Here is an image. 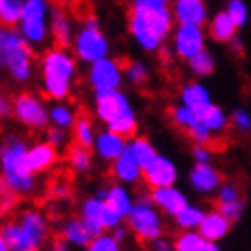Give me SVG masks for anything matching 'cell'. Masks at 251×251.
I'll return each instance as SVG.
<instances>
[{
	"label": "cell",
	"instance_id": "1",
	"mask_svg": "<svg viewBox=\"0 0 251 251\" xmlns=\"http://www.w3.org/2000/svg\"><path fill=\"white\" fill-rule=\"evenodd\" d=\"M175 22L171 4L155 0H132L128 9V34L143 53H158L171 41Z\"/></svg>",
	"mask_w": 251,
	"mask_h": 251
},
{
	"label": "cell",
	"instance_id": "2",
	"mask_svg": "<svg viewBox=\"0 0 251 251\" xmlns=\"http://www.w3.org/2000/svg\"><path fill=\"white\" fill-rule=\"evenodd\" d=\"M41 90L49 100H68L79 79V60L71 47H47L39 58Z\"/></svg>",
	"mask_w": 251,
	"mask_h": 251
},
{
	"label": "cell",
	"instance_id": "3",
	"mask_svg": "<svg viewBox=\"0 0 251 251\" xmlns=\"http://www.w3.org/2000/svg\"><path fill=\"white\" fill-rule=\"evenodd\" d=\"M28 143L20 134H9L0 143V183L4 192L30 196L36 190V173L28 164Z\"/></svg>",
	"mask_w": 251,
	"mask_h": 251
},
{
	"label": "cell",
	"instance_id": "4",
	"mask_svg": "<svg viewBox=\"0 0 251 251\" xmlns=\"http://www.w3.org/2000/svg\"><path fill=\"white\" fill-rule=\"evenodd\" d=\"M36 49L24 39L17 26L0 24V71L20 85H28L34 77Z\"/></svg>",
	"mask_w": 251,
	"mask_h": 251
},
{
	"label": "cell",
	"instance_id": "5",
	"mask_svg": "<svg viewBox=\"0 0 251 251\" xmlns=\"http://www.w3.org/2000/svg\"><path fill=\"white\" fill-rule=\"evenodd\" d=\"M94 100V117L98 119L104 128H111L124 136H134L139 132V117L130 98L122 90H104L92 92Z\"/></svg>",
	"mask_w": 251,
	"mask_h": 251
},
{
	"label": "cell",
	"instance_id": "6",
	"mask_svg": "<svg viewBox=\"0 0 251 251\" xmlns=\"http://www.w3.org/2000/svg\"><path fill=\"white\" fill-rule=\"evenodd\" d=\"M53 0H24V11L17 24V30L34 49H47L51 41V20Z\"/></svg>",
	"mask_w": 251,
	"mask_h": 251
},
{
	"label": "cell",
	"instance_id": "7",
	"mask_svg": "<svg viewBox=\"0 0 251 251\" xmlns=\"http://www.w3.org/2000/svg\"><path fill=\"white\" fill-rule=\"evenodd\" d=\"M126 224H128L132 236L141 245H149L151 241H155L158 236L164 234V228H166L164 213L153 204V200L149 194L136 196L132 211H130L128 217H126Z\"/></svg>",
	"mask_w": 251,
	"mask_h": 251
},
{
	"label": "cell",
	"instance_id": "8",
	"mask_svg": "<svg viewBox=\"0 0 251 251\" xmlns=\"http://www.w3.org/2000/svg\"><path fill=\"white\" fill-rule=\"evenodd\" d=\"M71 49H73L75 58L79 62H83L85 66L100 58L111 55V41H109V36L104 34L98 17L87 15L85 20L81 22V26L77 28V32H75Z\"/></svg>",
	"mask_w": 251,
	"mask_h": 251
},
{
	"label": "cell",
	"instance_id": "9",
	"mask_svg": "<svg viewBox=\"0 0 251 251\" xmlns=\"http://www.w3.org/2000/svg\"><path fill=\"white\" fill-rule=\"evenodd\" d=\"M15 122L30 132H45L49 126V104L36 92L24 90L11 98Z\"/></svg>",
	"mask_w": 251,
	"mask_h": 251
},
{
	"label": "cell",
	"instance_id": "10",
	"mask_svg": "<svg viewBox=\"0 0 251 251\" xmlns=\"http://www.w3.org/2000/svg\"><path fill=\"white\" fill-rule=\"evenodd\" d=\"M126 81V66L113 55L100 58L92 64H87L85 71V83L92 92H104V90H122Z\"/></svg>",
	"mask_w": 251,
	"mask_h": 251
},
{
	"label": "cell",
	"instance_id": "11",
	"mask_svg": "<svg viewBox=\"0 0 251 251\" xmlns=\"http://www.w3.org/2000/svg\"><path fill=\"white\" fill-rule=\"evenodd\" d=\"M206 34L204 26H196V24H177L171 34V49L177 60L187 62L194 53L202 51L206 47Z\"/></svg>",
	"mask_w": 251,
	"mask_h": 251
},
{
	"label": "cell",
	"instance_id": "12",
	"mask_svg": "<svg viewBox=\"0 0 251 251\" xmlns=\"http://www.w3.org/2000/svg\"><path fill=\"white\" fill-rule=\"evenodd\" d=\"M177 179H179V168L168 155L158 153L149 164L143 166V183H145L149 190H153V187H164V185H175Z\"/></svg>",
	"mask_w": 251,
	"mask_h": 251
},
{
	"label": "cell",
	"instance_id": "13",
	"mask_svg": "<svg viewBox=\"0 0 251 251\" xmlns=\"http://www.w3.org/2000/svg\"><path fill=\"white\" fill-rule=\"evenodd\" d=\"M126 149H128V136H124V134L115 132V130L102 126V130H98V134H96L92 151L96 155V160L113 164Z\"/></svg>",
	"mask_w": 251,
	"mask_h": 251
},
{
	"label": "cell",
	"instance_id": "14",
	"mask_svg": "<svg viewBox=\"0 0 251 251\" xmlns=\"http://www.w3.org/2000/svg\"><path fill=\"white\" fill-rule=\"evenodd\" d=\"M187 183H190V187L196 194L211 196V194H215L219 190L224 179H222V173L211 162H194V166L187 173Z\"/></svg>",
	"mask_w": 251,
	"mask_h": 251
},
{
	"label": "cell",
	"instance_id": "15",
	"mask_svg": "<svg viewBox=\"0 0 251 251\" xmlns=\"http://www.w3.org/2000/svg\"><path fill=\"white\" fill-rule=\"evenodd\" d=\"M17 222L24 226V230L32 238L34 251L45 247L49 241V232H51V226H49V219L45 213L41 209H24V211H20V215H17Z\"/></svg>",
	"mask_w": 251,
	"mask_h": 251
},
{
	"label": "cell",
	"instance_id": "16",
	"mask_svg": "<svg viewBox=\"0 0 251 251\" xmlns=\"http://www.w3.org/2000/svg\"><path fill=\"white\" fill-rule=\"evenodd\" d=\"M149 196H151L153 204L158 206L166 217H175L183 206L190 204V198L185 196L183 190H179L177 183L164 185V187H153V190L149 192Z\"/></svg>",
	"mask_w": 251,
	"mask_h": 251
},
{
	"label": "cell",
	"instance_id": "17",
	"mask_svg": "<svg viewBox=\"0 0 251 251\" xmlns=\"http://www.w3.org/2000/svg\"><path fill=\"white\" fill-rule=\"evenodd\" d=\"M58 162H60V147H55L47 139L32 143L28 147V164L36 175H45L53 171Z\"/></svg>",
	"mask_w": 251,
	"mask_h": 251
},
{
	"label": "cell",
	"instance_id": "18",
	"mask_svg": "<svg viewBox=\"0 0 251 251\" xmlns=\"http://www.w3.org/2000/svg\"><path fill=\"white\" fill-rule=\"evenodd\" d=\"M171 9L177 24H196L206 28V22L211 20L206 0H173Z\"/></svg>",
	"mask_w": 251,
	"mask_h": 251
},
{
	"label": "cell",
	"instance_id": "19",
	"mask_svg": "<svg viewBox=\"0 0 251 251\" xmlns=\"http://www.w3.org/2000/svg\"><path fill=\"white\" fill-rule=\"evenodd\" d=\"M49 28H51L53 45H60V47L73 45V39H75V32H77V30H75L73 20H71V15H68V11L64 9V4H53Z\"/></svg>",
	"mask_w": 251,
	"mask_h": 251
},
{
	"label": "cell",
	"instance_id": "20",
	"mask_svg": "<svg viewBox=\"0 0 251 251\" xmlns=\"http://www.w3.org/2000/svg\"><path fill=\"white\" fill-rule=\"evenodd\" d=\"M96 196L106 200V202H109L115 211L122 213L124 217H128V213L132 211L134 200H136V196H132V192H130V185L119 183V181H115V183H111V185L100 187V190L96 192Z\"/></svg>",
	"mask_w": 251,
	"mask_h": 251
},
{
	"label": "cell",
	"instance_id": "21",
	"mask_svg": "<svg viewBox=\"0 0 251 251\" xmlns=\"http://www.w3.org/2000/svg\"><path fill=\"white\" fill-rule=\"evenodd\" d=\"M111 175L115 181H119V183H126V185L132 187V185H139L143 181V166L134 160V155L126 149V151L111 164Z\"/></svg>",
	"mask_w": 251,
	"mask_h": 251
},
{
	"label": "cell",
	"instance_id": "22",
	"mask_svg": "<svg viewBox=\"0 0 251 251\" xmlns=\"http://www.w3.org/2000/svg\"><path fill=\"white\" fill-rule=\"evenodd\" d=\"M238 28L234 20L224 11H219V13H215L211 17L209 22H206V34H209V39L213 43H219V45H230L232 39L238 34Z\"/></svg>",
	"mask_w": 251,
	"mask_h": 251
},
{
	"label": "cell",
	"instance_id": "23",
	"mask_svg": "<svg viewBox=\"0 0 251 251\" xmlns=\"http://www.w3.org/2000/svg\"><path fill=\"white\" fill-rule=\"evenodd\" d=\"M60 236H62V241H66L73 249H87L92 243V238H94L81 215L68 217L60 228Z\"/></svg>",
	"mask_w": 251,
	"mask_h": 251
},
{
	"label": "cell",
	"instance_id": "24",
	"mask_svg": "<svg viewBox=\"0 0 251 251\" xmlns=\"http://www.w3.org/2000/svg\"><path fill=\"white\" fill-rule=\"evenodd\" d=\"M106 200H102L100 196H87L83 198V202L79 206V215L83 217V222L87 226L92 236H98L100 232H104V226H102V209H104Z\"/></svg>",
	"mask_w": 251,
	"mask_h": 251
},
{
	"label": "cell",
	"instance_id": "25",
	"mask_svg": "<svg viewBox=\"0 0 251 251\" xmlns=\"http://www.w3.org/2000/svg\"><path fill=\"white\" fill-rule=\"evenodd\" d=\"M232 228V222L224 215L219 209L215 211H206V215L202 219V224L198 226V230L202 232V236L206 241H213V243H219L228 236V232Z\"/></svg>",
	"mask_w": 251,
	"mask_h": 251
},
{
	"label": "cell",
	"instance_id": "26",
	"mask_svg": "<svg viewBox=\"0 0 251 251\" xmlns=\"http://www.w3.org/2000/svg\"><path fill=\"white\" fill-rule=\"evenodd\" d=\"M179 102H183L185 106H190V109L202 113L206 106L213 102L209 90H206V85L202 81H187V83L181 87L179 92Z\"/></svg>",
	"mask_w": 251,
	"mask_h": 251
},
{
	"label": "cell",
	"instance_id": "27",
	"mask_svg": "<svg viewBox=\"0 0 251 251\" xmlns=\"http://www.w3.org/2000/svg\"><path fill=\"white\" fill-rule=\"evenodd\" d=\"M173 245L177 251H217L219 249V243L206 241L198 228L181 230L179 234L173 238Z\"/></svg>",
	"mask_w": 251,
	"mask_h": 251
},
{
	"label": "cell",
	"instance_id": "28",
	"mask_svg": "<svg viewBox=\"0 0 251 251\" xmlns=\"http://www.w3.org/2000/svg\"><path fill=\"white\" fill-rule=\"evenodd\" d=\"M0 232H2L4 241L9 243V251H34L32 238L28 236V232L24 230V226L17 219L2 224L0 226Z\"/></svg>",
	"mask_w": 251,
	"mask_h": 251
},
{
	"label": "cell",
	"instance_id": "29",
	"mask_svg": "<svg viewBox=\"0 0 251 251\" xmlns=\"http://www.w3.org/2000/svg\"><path fill=\"white\" fill-rule=\"evenodd\" d=\"M94 160H96V155H94L92 147H83L75 143L66 151V162L75 175H90L94 168Z\"/></svg>",
	"mask_w": 251,
	"mask_h": 251
},
{
	"label": "cell",
	"instance_id": "30",
	"mask_svg": "<svg viewBox=\"0 0 251 251\" xmlns=\"http://www.w3.org/2000/svg\"><path fill=\"white\" fill-rule=\"evenodd\" d=\"M77 117H79L77 111H75L66 100H51V104H49V124L60 126V128H66V130H73Z\"/></svg>",
	"mask_w": 251,
	"mask_h": 251
},
{
	"label": "cell",
	"instance_id": "31",
	"mask_svg": "<svg viewBox=\"0 0 251 251\" xmlns=\"http://www.w3.org/2000/svg\"><path fill=\"white\" fill-rule=\"evenodd\" d=\"M200 119L209 126V130L215 136L224 134L226 130H228V126H230V115L219 104H215V102H211L202 113H200Z\"/></svg>",
	"mask_w": 251,
	"mask_h": 251
},
{
	"label": "cell",
	"instance_id": "32",
	"mask_svg": "<svg viewBox=\"0 0 251 251\" xmlns=\"http://www.w3.org/2000/svg\"><path fill=\"white\" fill-rule=\"evenodd\" d=\"M73 141L77 143V145H83V147H94V141H96V134H98V128L96 124H94L92 117L87 115H79L77 122H75L73 130Z\"/></svg>",
	"mask_w": 251,
	"mask_h": 251
},
{
	"label": "cell",
	"instance_id": "33",
	"mask_svg": "<svg viewBox=\"0 0 251 251\" xmlns=\"http://www.w3.org/2000/svg\"><path fill=\"white\" fill-rule=\"evenodd\" d=\"M128 151L134 155V160L139 162L141 166L149 164V162H151L155 155L160 153L147 136H139V134H134V136H130V139H128Z\"/></svg>",
	"mask_w": 251,
	"mask_h": 251
},
{
	"label": "cell",
	"instance_id": "34",
	"mask_svg": "<svg viewBox=\"0 0 251 251\" xmlns=\"http://www.w3.org/2000/svg\"><path fill=\"white\" fill-rule=\"evenodd\" d=\"M185 64L196 79H204V77H209V75H213V71H215V66H217V60H215V55L204 47L202 51L194 53Z\"/></svg>",
	"mask_w": 251,
	"mask_h": 251
},
{
	"label": "cell",
	"instance_id": "35",
	"mask_svg": "<svg viewBox=\"0 0 251 251\" xmlns=\"http://www.w3.org/2000/svg\"><path fill=\"white\" fill-rule=\"evenodd\" d=\"M206 215V211L202 209L200 204H187L183 206L177 215H175V226H177L179 230H194V228H198L200 224H202V219Z\"/></svg>",
	"mask_w": 251,
	"mask_h": 251
},
{
	"label": "cell",
	"instance_id": "36",
	"mask_svg": "<svg viewBox=\"0 0 251 251\" xmlns=\"http://www.w3.org/2000/svg\"><path fill=\"white\" fill-rule=\"evenodd\" d=\"M151 77V68L145 60L134 58L126 64V81H128L132 87H143Z\"/></svg>",
	"mask_w": 251,
	"mask_h": 251
},
{
	"label": "cell",
	"instance_id": "37",
	"mask_svg": "<svg viewBox=\"0 0 251 251\" xmlns=\"http://www.w3.org/2000/svg\"><path fill=\"white\" fill-rule=\"evenodd\" d=\"M171 122L177 126L179 130L187 132L192 126H196L200 122V113L190 109V106H185L183 102H179V104H175L171 109Z\"/></svg>",
	"mask_w": 251,
	"mask_h": 251
},
{
	"label": "cell",
	"instance_id": "38",
	"mask_svg": "<svg viewBox=\"0 0 251 251\" xmlns=\"http://www.w3.org/2000/svg\"><path fill=\"white\" fill-rule=\"evenodd\" d=\"M24 11V0H0V24L17 26Z\"/></svg>",
	"mask_w": 251,
	"mask_h": 251
},
{
	"label": "cell",
	"instance_id": "39",
	"mask_svg": "<svg viewBox=\"0 0 251 251\" xmlns=\"http://www.w3.org/2000/svg\"><path fill=\"white\" fill-rule=\"evenodd\" d=\"M226 13L234 20V24L238 28L247 26V22H249V7H247V2H245V0H228V2H226Z\"/></svg>",
	"mask_w": 251,
	"mask_h": 251
},
{
	"label": "cell",
	"instance_id": "40",
	"mask_svg": "<svg viewBox=\"0 0 251 251\" xmlns=\"http://www.w3.org/2000/svg\"><path fill=\"white\" fill-rule=\"evenodd\" d=\"M87 249L90 251H117V249H122V245L115 241V236H113L111 230H104V232H100L98 236L92 238V243Z\"/></svg>",
	"mask_w": 251,
	"mask_h": 251
},
{
	"label": "cell",
	"instance_id": "41",
	"mask_svg": "<svg viewBox=\"0 0 251 251\" xmlns=\"http://www.w3.org/2000/svg\"><path fill=\"white\" fill-rule=\"evenodd\" d=\"M230 126L238 134H249L251 132V113L243 106H238L230 113Z\"/></svg>",
	"mask_w": 251,
	"mask_h": 251
},
{
	"label": "cell",
	"instance_id": "42",
	"mask_svg": "<svg viewBox=\"0 0 251 251\" xmlns=\"http://www.w3.org/2000/svg\"><path fill=\"white\" fill-rule=\"evenodd\" d=\"M45 139H47L49 143H53L55 147H60V149H62V147H68V143H71L73 134H71V130L49 124L47 128H45Z\"/></svg>",
	"mask_w": 251,
	"mask_h": 251
},
{
	"label": "cell",
	"instance_id": "43",
	"mask_svg": "<svg viewBox=\"0 0 251 251\" xmlns=\"http://www.w3.org/2000/svg\"><path fill=\"white\" fill-rule=\"evenodd\" d=\"M187 136L194 141V143H198V145H211L213 139H215V134L209 130V126H206L202 119L196 124V126H192L190 130H187Z\"/></svg>",
	"mask_w": 251,
	"mask_h": 251
},
{
	"label": "cell",
	"instance_id": "44",
	"mask_svg": "<svg viewBox=\"0 0 251 251\" xmlns=\"http://www.w3.org/2000/svg\"><path fill=\"white\" fill-rule=\"evenodd\" d=\"M238 198H241V187L236 183H222L219 190L215 192L217 204H226V202H232V200H238Z\"/></svg>",
	"mask_w": 251,
	"mask_h": 251
},
{
	"label": "cell",
	"instance_id": "45",
	"mask_svg": "<svg viewBox=\"0 0 251 251\" xmlns=\"http://www.w3.org/2000/svg\"><path fill=\"white\" fill-rule=\"evenodd\" d=\"M217 209L224 213L226 217L230 219L232 224L238 222L243 217V211H245V200L238 198V200H232V202H226V204H217Z\"/></svg>",
	"mask_w": 251,
	"mask_h": 251
},
{
	"label": "cell",
	"instance_id": "46",
	"mask_svg": "<svg viewBox=\"0 0 251 251\" xmlns=\"http://www.w3.org/2000/svg\"><path fill=\"white\" fill-rule=\"evenodd\" d=\"M192 158H194V162H211V158H213L211 145H198V143H194Z\"/></svg>",
	"mask_w": 251,
	"mask_h": 251
},
{
	"label": "cell",
	"instance_id": "47",
	"mask_svg": "<svg viewBox=\"0 0 251 251\" xmlns=\"http://www.w3.org/2000/svg\"><path fill=\"white\" fill-rule=\"evenodd\" d=\"M147 247L151 249V251H171V249H175V245H173V241H171V238H166L164 234H162V236H158V238H155V241H151V243H149Z\"/></svg>",
	"mask_w": 251,
	"mask_h": 251
},
{
	"label": "cell",
	"instance_id": "48",
	"mask_svg": "<svg viewBox=\"0 0 251 251\" xmlns=\"http://www.w3.org/2000/svg\"><path fill=\"white\" fill-rule=\"evenodd\" d=\"M111 232H113V236H115V241H117L119 245H124L130 236H132V232H130V228H128V224H126V222H124V224H119L117 228H113Z\"/></svg>",
	"mask_w": 251,
	"mask_h": 251
},
{
	"label": "cell",
	"instance_id": "49",
	"mask_svg": "<svg viewBox=\"0 0 251 251\" xmlns=\"http://www.w3.org/2000/svg\"><path fill=\"white\" fill-rule=\"evenodd\" d=\"M4 117H13V104H11L9 98H4L0 94V119H4Z\"/></svg>",
	"mask_w": 251,
	"mask_h": 251
},
{
	"label": "cell",
	"instance_id": "50",
	"mask_svg": "<svg viewBox=\"0 0 251 251\" xmlns=\"http://www.w3.org/2000/svg\"><path fill=\"white\" fill-rule=\"evenodd\" d=\"M51 194L55 198H68V185H64V183H55L53 187H51Z\"/></svg>",
	"mask_w": 251,
	"mask_h": 251
},
{
	"label": "cell",
	"instance_id": "51",
	"mask_svg": "<svg viewBox=\"0 0 251 251\" xmlns=\"http://www.w3.org/2000/svg\"><path fill=\"white\" fill-rule=\"evenodd\" d=\"M0 251H9V243H7V241H4L2 232H0Z\"/></svg>",
	"mask_w": 251,
	"mask_h": 251
},
{
	"label": "cell",
	"instance_id": "52",
	"mask_svg": "<svg viewBox=\"0 0 251 251\" xmlns=\"http://www.w3.org/2000/svg\"><path fill=\"white\" fill-rule=\"evenodd\" d=\"M155 2H162V4H171L173 0H155Z\"/></svg>",
	"mask_w": 251,
	"mask_h": 251
},
{
	"label": "cell",
	"instance_id": "53",
	"mask_svg": "<svg viewBox=\"0 0 251 251\" xmlns=\"http://www.w3.org/2000/svg\"><path fill=\"white\" fill-rule=\"evenodd\" d=\"M53 2H55V4H64L66 0H53Z\"/></svg>",
	"mask_w": 251,
	"mask_h": 251
}]
</instances>
